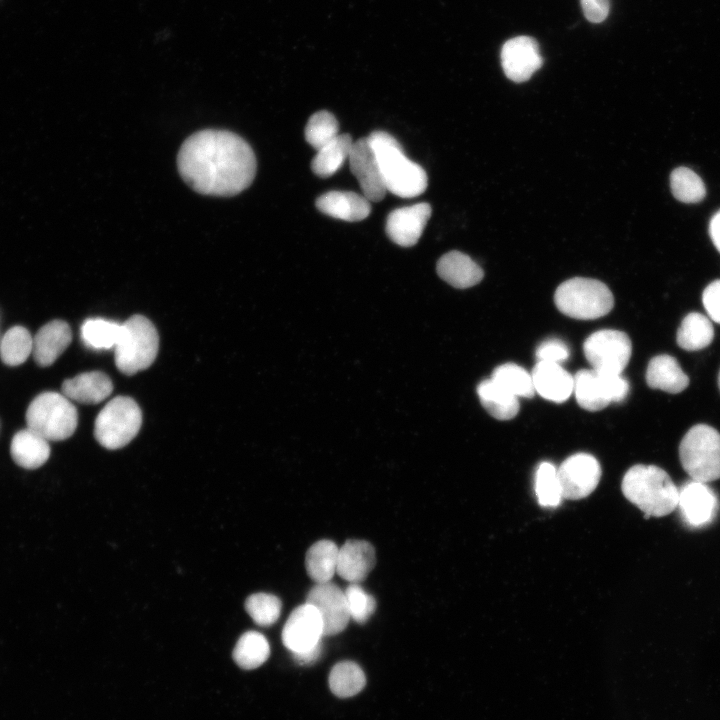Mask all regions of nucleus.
Returning <instances> with one entry per match:
<instances>
[{"mask_svg":"<svg viewBox=\"0 0 720 720\" xmlns=\"http://www.w3.org/2000/svg\"><path fill=\"white\" fill-rule=\"evenodd\" d=\"M336 117L329 111L321 110L310 116L305 127L306 141L317 151L339 134Z\"/></svg>","mask_w":720,"mask_h":720,"instance_id":"36","label":"nucleus"},{"mask_svg":"<svg viewBox=\"0 0 720 720\" xmlns=\"http://www.w3.org/2000/svg\"><path fill=\"white\" fill-rule=\"evenodd\" d=\"M321 651L322 643L305 652L295 653L293 654V657L298 664H310L315 662L319 658V656L321 655Z\"/></svg>","mask_w":720,"mask_h":720,"instance_id":"43","label":"nucleus"},{"mask_svg":"<svg viewBox=\"0 0 720 720\" xmlns=\"http://www.w3.org/2000/svg\"><path fill=\"white\" fill-rule=\"evenodd\" d=\"M500 59L504 74L516 83L529 80L543 65L539 45L530 36L507 40L502 46Z\"/></svg>","mask_w":720,"mask_h":720,"instance_id":"13","label":"nucleus"},{"mask_svg":"<svg viewBox=\"0 0 720 720\" xmlns=\"http://www.w3.org/2000/svg\"><path fill=\"white\" fill-rule=\"evenodd\" d=\"M554 302L558 310L568 317L592 320L607 315L613 308L614 298L603 282L574 277L558 286Z\"/></svg>","mask_w":720,"mask_h":720,"instance_id":"4","label":"nucleus"},{"mask_svg":"<svg viewBox=\"0 0 720 720\" xmlns=\"http://www.w3.org/2000/svg\"><path fill=\"white\" fill-rule=\"evenodd\" d=\"M573 379L577 403L588 411H599L612 402H621L629 393V383L621 374L581 369Z\"/></svg>","mask_w":720,"mask_h":720,"instance_id":"9","label":"nucleus"},{"mask_svg":"<svg viewBox=\"0 0 720 720\" xmlns=\"http://www.w3.org/2000/svg\"><path fill=\"white\" fill-rule=\"evenodd\" d=\"M670 186L674 197L684 203L699 202L706 193L701 178L686 167H678L671 173Z\"/></svg>","mask_w":720,"mask_h":720,"instance_id":"35","label":"nucleus"},{"mask_svg":"<svg viewBox=\"0 0 720 720\" xmlns=\"http://www.w3.org/2000/svg\"><path fill=\"white\" fill-rule=\"evenodd\" d=\"M305 603L314 606L318 611L323 625V636L342 632L351 619L345 592L330 581L315 584L307 594Z\"/></svg>","mask_w":720,"mask_h":720,"instance_id":"12","label":"nucleus"},{"mask_svg":"<svg viewBox=\"0 0 720 720\" xmlns=\"http://www.w3.org/2000/svg\"><path fill=\"white\" fill-rule=\"evenodd\" d=\"M27 427L46 440L69 438L76 430L78 413L64 394L44 392L35 397L26 411Z\"/></svg>","mask_w":720,"mask_h":720,"instance_id":"7","label":"nucleus"},{"mask_svg":"<svg viewBox=\"0 0 720 720\" xmlns=\"http://www.w3.org/2000/svg\"><path fill=\"white\" fill-rule=\"evenodd\" d=\"M585 18L591 23L603 22L610 11V0H580Z\"/></svg>","mask_w":720,"mask_h":720,"instance_id":"42","label":"nucleus"},{"mask_svg":"<svg viewBox=\"0 0 720 720\" xmlns=\"http://www.w3.org/2000/svg\"><path fill=\"white\" fill-rule=\"evenodd\" d=\"M245 608L253 621L260 626L274 624L280 614L282 604L278 597L268 593H256L249 596Z\"/></svg>","mask_w":720,"mask_h":720,"instance_id":"38","label":"nucleus"},{"mask_svg":"<svg viewBox=\"0 0 720 720\" xmlns=\"http://www.w3.org/2000/svg\"><path fill=\"white\" fill-rule=\"evenodd\" d=\"M440 278L455 288H469L478 284L484 272L468 255L460 251H450L437 262Z\"/></svg>","mask_w":720,"mask_h":720,"instance_id":"23","label":"nucleus"},{"mask_svg":"<svg viewBox=\"0 0 720 720\" xmlns=\"http://www.w3.org/2000/svg\"><path fill=\"white\" fill-rule=\"evenodd\" d=\"M718 386H719V389H720V371H719V375H718Z\"/></svg>","mask_w":720,"mask_h":720,"instance_id":"45","label":"nucleus"},{"mask_svg":"<svg viewBox=\"0 0 720 720\" xmlns=\"http://www.w3.org/2000/svg\"><path fill=\"white\" fill-rule=\"evenodd\" d=\"M71 339V329L65 321L46 323L33 337L32 354L35 362L41 367L52 365L69 346Z\"/></svg>","mask_w":720,"mask_h":720,"instance_id":"20","label":"nucleus"},{"mask_svg":"<svg viewBox=\"0 0 720 720\" xmlns=\"http://www.w3.org/2000/svg\"><path fill=\"white\" fill-rule=\"evenodd\" d=\"M352 145L349 134H339L317 151L311 161L313 173L322 178L335 174L348 160Z\"/></svg>","mask_w":720,"mask_h":720,"instance_id":"28","label":"nucleus"},{"mask_svg":"<svg viewBox=\"0 0 720 720\" xmlns=\"http://www.w3.org/2000/svg\"><path fill=\"white\" fill-rule=\"evenodd\" d=\"M477 394L485 410L498 420H510L519 412L518 397L507 392L491 379L478 384Z\"/></svg>","mask_w":720,"mask_h":720,"instance_id":"27","label":"nucleus"},{"mask_svg":"<svg viewBox=\"0 0 720 720\" xmlns=\"http://www.w3.org/2000/svg\"><path fill=\"white\" fill-rule=\"evenodd\" d=\"M646 382L650 388L676 394L687 388L689 378L674 357L663 354L650 360Z\"/></svg>","mask_w":720,"mask_h":720,"instance_id":"24","label":"nucleus"},{"mask_svg":"<svg viewBox=\"0 0 720 720\" xmlns=\"http://www.w3.org/2000/svg\"><path fill=\"white\" fill-rule=\"evenodd\" d=\"M270 655V646L259 632H245L233 650V659L243 669L251 670L262 665Z\"/></svg>","mask_w":720,"mask_h":720,"instance_id":"30","label":"nucleus"},{"mask_svg":"<svg viewBox=\"0 0 720 720\" xmlns=\"http://www.w3.org/2000/svg\"><path fill=\"white\" fill-rule=\"evenodd\" d=\"M366 684L363 670L352 661L337 663L329 675V686L333 694L346 698L358 694Z\"/></svg>","mask_w":720,"mask_h":720,"instance_id":"32","label":"nucleus"},{"mask_svg":"<svg viewBox=\"0 0 720 720\" xmlns=\"http://www.w3.org/2000/svg\"><path fill=\"white\" fill-rule=\"evenodd\" d=\"M348 160L350 170L356 177L363 195L369 201H381L387 190L376 154L367 137L353 142Z\"/></svg>","mask_w":720,"mask_h":720,"instance_id":"16","label":"nucleus"},{"mask_svg":"<svg viewBox=\"0 0 720 720\" xmlns=\"http://www.w3.org/2000/svg\"><path fill=\"white\" fill-rule=\"evenodd\" d=\"M429 203L421 202L391 211L386 220V234L402 247L414 246L431 216Z\"/></svg>","mask_w":720,"mask_h":720,"instance_id":"17","label":"nucleus"},{"mask_svg":"<svg viewBox=\"0 0 720 720\" xmlns=\"http://www.w3.org/2000/svg\"><path fill=\"white\" fill-rule=\"evenodd\" d=\"M535 493L543 507H556L562 499L557 469L550 462H541L535 473Z\"/></svg>","mask_w":720,"mask_h":720,"instance_id":"37","label":"nucleus"},{"mask_svg":"<svg viewBox=\"0 0 720 720\" xmlns=\"http://www.w3.org/2000/svg\"><path fill=\"white\" fill-rule=\"evenodd\" d=\"M677 507L687 526L701 528L714 520L719 500L706 483L691 480L679 488Z\"/></svg>","mask_w":720,"mask_h":720,"instance_id":"15","label":"nucleus"},{"mask_svg":"<svg viewBox=\"0 0 720 720\" xmlns=\"http://www.w3.org/2000/svg\"><path fill=\"white\" fill-rule=\"evenodd\" d=\"M621 489L625 498L644 512L645 518L663 517L677 508L679 488L660 467L632 466L623 477Z\"/></svg>","mask_w":720,"mask_h":720,"instance_id":"3","label":"nucleus"},{"mask_svg":"<svg viewBox=\"0 0 720 720\" xmlns=\"http://www.w3.org/2000/svg\"><path fill=\"white\" fill-rule=\"evenodd\" d=\"M141 424L142 413L138 404L130 397L117 396L97 415L94 435L104 448L118 449L138 434Z\"/></svg>","mask_w":720,"mask_h":720,"instance_id":"8","label":"nucleus"},{"mask_svg":"<svg viewBox=\"0 0 720 720\" xmlns=\"http://www.w3.org/2000/svg\"><path fill=\"white\" fill-rule=\"evenodd\" d=\"M376 563L373 546L365 540H347L338 552L336 573L350 583L364 581Z\"/></svg>","mask_w":720,"mask_h":720,"instance_id":"18","label":"nucleus"},{"mask_svg":"<svg viewBox=\"0 0 720 720\" xmlns=\"http://www.w3.org/2000/svg\"><path fill=\"white\" fill-rule=\"evenodd\" d=\"M535 355L538 361L560 364L569 358L570 351L562 340L550 338L537 347Z\"/></svg>","mask_w":720,"mask_h":720,"instance_id":"40","label":"nucleus"},{"mask_svg":"<svg viewBox=\"0 0 720 720\" xmlns=\"http://www.w3.org/2000/svg\"><path fill=\"white\" fill-rule=\"evenodd\" d=\"M33 350V337L22 326L10 328L0 340V356L9 366L24 363Z\"/></svg>","mask_w":720,"mask_h":720,"instance_id":"34","label":"nucleus"},{"mask_svg":"<svg viewBox=\"0 0 720 720\" xmlns=\"http://www.w3.org/2000/svg\"><path fill=\"white\" fill-rule=\"evenodd\" d=\"M323 625L316 608L308 603L295 608L288 617L282 641L293 654L305 652L321 643Z\"/></svg>","mask_w":720,"mask_h":720,"instance_id":"14","label":"nucleus"},{"mask_svg":"<svg viewBox=\"0 0 720 720\" xmlns=\"http://www.w3.org/2000/svg\"><path fill=\"white\" fill-rule=\"evenodd\" d=\"M10 452L16 464L26 469H35L48 460L50 446L48 440L27 427L14 435Z\"/></svg>","mask_w":720,"mask_h":720,"instance_id":"25","label":"nucleus"},{"mask_svg":"<svg viewBox=\"0 0 720 720\" xmlns=\"http://www.w3.org/2000/svg\"><path fill=\"white\" fill-rule=\"evenodd\" d=\"M679 457L693 481L708 483L720 478V433L706 424L691 427L679 445Z\"/></svg>","mask_w":720,"mask_h":720,"instance_id":"6","label":"nucleus"},{"mask_svg":"<svg viewBox=\"0 0 720 720\" xmlns=\"http://www.w3.org/2000/svg\"><path fill=\"white\" fill-rule=\"evenodd\" d=\"M315 205L320 212L349 222L361 221L371 212L370 201L352 191H329L319 196Z\"/></svg>","mask_w":720,"mask_h":720,"instance_id":"21","label":"nucleus"},{"mask_svg":"<svg viewBox=\"0 0 720 720\" xmlns=\"http://www.w3.org/2000/svg\"><path fill=\"white\" fill-rule=\"evenodd\" d=\"M177 165L183 180L195 191L233 196L253 181L256 158L240 136L224 130H202L182 144Z\"/></svg>","mask_w":720,"mask_h":720,"instance_id":"1","label":"nucleus"},{"mask_svg":"<svg viewBox=\"0 0 720 720\" xmlns=\"http://www.w3.org/2000/svg\"><path fill=\"white\" fill-rule=\"evenodd\" d=\"M112 390L111 379L101 371L81 373L62 384V394L83 404L100 403L110 396Z\"/></svg>","mask_w":720,"mask_h":720,"instance_id":"22","label":"nucleus"},{"mask_svg":"<svg viewBox=\"0 0 720 720\" xmlns=\"http://www.w3.org/2000/svg\"><path fill=\"white\" fill-rule=\"evenodd\" d=\"M531 376L535 392L546 400L562 403L573 393V376L560 364L538 361Z\"/></svg>","mask_w":720,"mask_h":720,"instance_id":"19","label":"nucleus"},{"mask_svg":"<svg viewBox=\"0 0 720 720\" xmlns=\"http://www.w3.org/2000/svg\"><path fill=\"white\" fill-rule=\"evenodd\" d=\"M557 476L562 498L579 500L595 490L601 478V467L591 454L576 453L562 462Z\"/></svg>","mask_w":720,"mask_h":720,"instance_id":"11","label":"nucleus"},{"mask_svg":"<svg viewBox=\"0 0 720 720\" xmlns=\"http://www.w3.org/2000/svg\"><path fill=\"white\" fill-rule=\"evenodd\" d=\"M702 301L709 318L720 324V280L710 283L705 288Z\"/></svg>","mask_w":720,"mask_h":720,"instance_id":"41","label":"nucleus"},{"mask_svg":"<svg viewBox=\"0 0 720 720\" xmlns=\"http://www.w3.org/2000/svg\"><path fill=\"white\" fill-rule=\"evenodd\" d=\"M714 338L710 318L691 312L684 317L677 331V344L684 350L697 351L707 347Z\"/></svg>","mask_w":720,"mask_h":720,"instance_id":"29","label":"nucleus"},{"mask_svg":"<svg viewBox=\"0 0 720 720\" xmlns=\"http://www.w3.org/2000/svg\"><path fill=\"white\" fill-rule=\"evenodd\" d=\"M122 331V324L104 318H89L81 326L83 343L94 350L114 349Z\"/></svg>","mask_w":720,"mask_h":720,"instance_id":"31","label":"nucleus"},{"mask_svg":"<svg viewBox=\"0 0 720 720\" xmlns=\"http://www.w3.org/2000/svg\"><path fill=\"white\" fill-rule=\"evenodd\" d=\"M709 232L715 247L720 252V211L713 216L710 222Z\"/></svg>","mask_w":720,"mask_h":720,"instance_id":"44","label":"nucleus"},{"mask_svg":"<svg viewBox=\"0 0 720 720\" xmlns=\"http://www.w3.org/2000/svg\"><path fill=\"white\" fill-rule=\"evenodd\" d=\"M583 351L592 369L621 374L631 358L632 344L626 333L603 329L592 333L585 340Z\"/></svg>","mask_w":720,"mask_h":720,"instance_id":"10","label":"nucleus"},{"mask_svg":"<svg viewBox=\"0 0 720 720\" xmlns=\"http://www.w3.org/2000/svg\"><path fill=\"white\" fill-rule=\"evenodd\" d=\"M367 140L376 154L388 192L402 198H413L426 190L428 178L425 170L405 155L395 137L385 131H374Z\"/></svg>","mask_w":720,"mask_h":720,"instance_id":"2","label":"nucleus"},{"mask_svg":"<svg viewBox=\"0 0 720 720\" xmlns=\"http://www.w3.org/2000/svg\"><path fill=\"white\" fill-rule=\"evenodd\" d=\"M158 348L159 337L153 323L142 315H134L122 323L114 348L116 367L126 375L145 370L154 362Z\"/></svg>","mask_w":720,"mask_h":720,"instance_id":"5","label":"nucleus"},{"mask_svg":"<svg viewBox=\"0 0 720 720\" xmlns=\"http://www.w3.org/2000/svg\"><path fill=\"white\" fill-rule=\"evenodd\" d=\"M491 380L516 397L531 398L535 394L533 379L523 367L505 363L496 367Z\"/></svg>","mask_w":720,"mask_h":720,"instance_id":"33","label":"nucleus"},{"mask_svg":"<svg viewBox=\"0 0 720 720\" xmlns=\"http://www.w3.org/2000/svg\"><path fill=\"white\" fill-rule=\"evenodd\" d=\"M338 552V546L333 541L326 539L315 542L307 550L306 571L316 584L329 582L335 575Z\"/></svg>","mask_w":720,"mask_h":720,"instance_id":"26","label":"nucleus"},{"mask_svg":"<svg viewBox=\"0 0 720 720\" xmlns=\"http://www.w3.org/2000/svg\"><path fill=\"white\" fill-rule=\"evenodd\" d=\"M344 592L350 618L359 624L367 622L376 610L375 598L357 583H350Z\"/></svg>","mask_w":720,"mask_h":720,"instance_id":"39","label":"nucleus"}]
</instances>
